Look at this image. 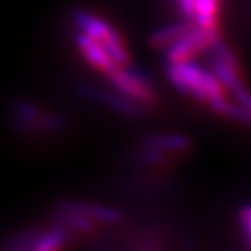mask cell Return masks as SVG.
I'll return each instance as SVG.
<instances>
[{
    "label": "cell",
    "instance_id": "cell-1",
    "mask_svg": "<svg viewBox=\"0 0 251 251\" xmlns=\"http://www.w3.org/2000/svg\"><path fill=\"white\" fill-rule=\"evenodd\" d=\"M167 77L177 91L194 97L209 107L228 96L213 71L194 61L167 64Z\"/></svg>",
    "mask_w": 251,
    "mask_h": 251
},
{
    "label": "cell",
    "instance_id": "cell-2",
    "mask_svg": "<svg viewBox=\"0 0 251 251\" xmlns=\"http://www.w3.org/2000/svg\"><path fill=\"white\" fill-rule=\"evenodd\" d=\"M71 20L77 27V32L100 43L117 65L130 64V53L123 35L109 22L85 9H75L71 14Z\"/></svg>",
    "mask_w": 251,
    "mask_h": 251
},
{
    "label": "cell",
    "instance_id": "cell-3",
    "mask_svg": "<svg viewBox=\"0 0 251 251\" xmlns=\"http://www.w3.org/2000/svg\"><path fill=\"white\" fill-rule=\"evenodd\" d=\"M12 127L26 135L56 133L67 126L65 118L56 112H46L38 104L26 99H17L11 106Z\"/></svg>",
    "mask_w": 251,
    "mask_h": 251
},
{
    "label": "cell",
    "instance_id": "cell-4",
    "mask_svg": "<svg viewBox=\"0 0 251 251\" xmlns=\"http://www.w3.org/2000/svg\"><path fill=\"white\" fill-rule=\"evenodd\" d=\"M106 79L109 80L112 89H115L117 93L142 106L147 107L157 101V89L154 83L146 73L130 67V64L117 65L106 75Z\"/></svg>",
    "mask_w": 251,
    "mask_h": 251
},
{
    "label": "cell",
    "instance_id": "cell-5",
    "mask_svg": "<svg viewBox=\"0 0 251 251\" xmlns=\"http://www.w3.org/2000/svg\"><path fill=\"white\" fill-rule=\"evenodd\" d=\"M218 41H221L220 29H206L194 26L180 40L165 49L167 64L194 61V58L209 51Z\"/></svg>",
    "mask_w": 251,
    "mask_h": 251
},
{
    "label": "cell",
    "instance_id": "cell-6",
    "mask_svg": "<svg viewBox=\"0 0 251 251\" xmlns=\"http://www.w3.org/2000/svg\"><path fill=\"white\" fill-rule=\"evenodd\" d=\"M183 20L194 26L220 29L223 0H176Z\"/></svg>",
    "mask_w": 251,
    "mask_h": 251
},
{
    "label": "cell",
    "instance_id": "cell-7",
    "mask_svg": "<svg viewBox=\"0 0 251 251\" xmlns=\"http://www.w3.org/2000/svg\"><path fill=\"white\" fill-rule=\"evenodd\" d=\"M82 93L86 97L107 106L114 112L126 115V117L138 118L146 114V106H142V104L130 100L129 97L117 93L115 89H101V88L99 89L94 86H83Z\"/></svg>",
    "mask_w": 251,
    "mask_h": 251
},
{
    "label": "cell",
    "instance_id": "cell-8",
    "mask_svg": "<svg viewBox=\"0 0 251 251\" xmlns=\"http://www.w3.org/2000/svg\"><path fill=\"white\" fill-rule=\"evenodd\" d=\"M55 209L59 212H70V213L82 215V217L93 220L97 224H118L124 218L123 212L115 207L79 201V200H64L61 203H58Z\"/></svg>",
    "mask_w": 251,
    "mask_h": 251
},
{
    "label": "cell",
    "instance_id": "cell-9",
    "mask_svg": "<svg viewBox=\"0 0 251 251\" xmlns=\"http://www.w3.org/2000/svg\"><path fill=\"white\" fill-rule=\"evenodd\" d=\"M75 43H76V47L82 55V58L94 70L100 71L101 75L106 76L109 71H112L117 67V64L109 56L107 50L96 40L86 37L85 33L77 32L75 37Z\"/></svg>",
    "mask_w": 251,
    "mask_h": 251
},
{
    "label": "cell",
    "instance_id": "cell-10",
    "mask_svg": "<svg viewBox=\"0 0 251 251\" xmlns=\"http://www.w3.org/2000/svg\"><path fill=\"white\" fill-rule=\"evenodd\" d=\"M142 146L173 154H183L191 149V141L180 133H150L142 139Z\"/></svg>",
    "mask_w": 251,
    "mask_h": 251
},
{
    "label": "cell",
    "instance_id": "cell-11",
    "mask_svg": "<svg viewBox=\"0 0 251 251\" xmlns=\"http://www.w3.org/2000/svg\"><path fill=\"white\" fill-rule=\"evenodd\" d=\"M194 27L192 23L182 20V22H174L170 25H165L162 27L156 29L150 35V44L154 49H167L176 41H178L185 33H188Z\"/></svg>",
    "mask_w": 251,
    "mask_h": 251
},
{
    "label": "cell",
    "instance_id": "cell-12",
    "mask_svg": "<svg viewBox=\"0 0 251 251\" xmlns=\"http://www.w3.org/2000/svg\"><path fill=\"white\" fill-rule=\"evenodd\" d=\"M71 236L68 230L58 226L53 227L47 231H38L30 250L32 251H56L61 248H65L70 242Z\"/></svg>",
    "mask_w": 251,
    "mask_h": 251
},
{
    "label": "cell",
    "instance_id": "cell-13",
    "mask_svg": "<svg viewBox=\"0 0 251 251\" xmlns=\"http://www.w3.org/2000/svg\"><path fill=\"white\" fill-rule=\"evenodd\" d=\"M56 221H58V226L64 227L65 230H73L77 233H91L99 226L93 220L82 217V215L70 213V212H59V210H56Z\"/></svg>",
    "mask_w": 251,
    "mask_h": 251
},
{
    "label": "cell",
    "instance_id": "cell-14",
    "mask_svg": "<svg viewBox=\"0 0 251 251\" xmlns=\"http://www.w3.org/2000/svg\"><path fill=\"white\" fill-rule=\"evenodd\" d=\"M38 231L37 230H23V231H17L9 238H6L3 248L8 250H30L35 238H37Z\"/></svg>",
    "mask_w": 251,
    "mask_h": 251
},
{
    "label": "cell",
    "instance_id": "cell-15",
    "mask_svg": "<svg viewBox=\"0 0 251 251\" xmlns=\"http://www.w3.org/2000/svg\"><path fill=\"white\" fill-rule=\"evenodd\" d=\"M239 221H241V226L244 228L245 238L251 244V204H247L241 210V213H239Z\"/></svg>",
    "mask_w": 251,
    "mask_h": 251
}]
</instances>
